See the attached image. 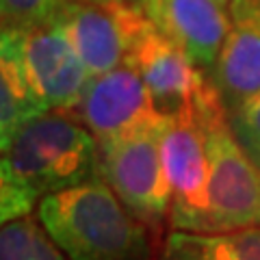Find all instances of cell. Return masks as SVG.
I'll list each match as a JSON object with an SVG mask.
<instances>
[{"label": "cell", "mask_w": 260, "mask_h": 260, "mask_svg": "<svg viewBox=\"0 0 260 260\" xmlns=\"http://www.w3.org/2000/svg\"><path fill=\"white\" fill-rule=\"evenodd\" d=\"M126 65L137 70L165 117L191 113L202 93L213 85L182 48L158 32L150 22L141 30L126 56Z\"/></svg>", "instance_id": "cell-9"}, {"label": "cell", "mask_w": 260, "mask_h": 260, "mask_svg": "<svg viewBox=\"0 0 260 260\" xmlns=\"http://www.w3.org/2000/svg\"><path fill=\"white\" fill-rule=\"evenodd\" d=\"M20 63L35 100L46 113L76 109L89 85V72L59 30L52 26L15 28Z\"/></svg>", "instance_id": "cell-8"}, {"label": "cell", "mask_w": 260, "mask_h": 260, "mask_svg": "<svg viewBox=\"0 0 260 260\" xmlns=\"http://www.w3.org/2000/svg\"><path fill=\"white\" fill-rule=\"evenodd\" d=\"M228 11L230 28L210 74L232 115L260 91V0H232Z\"/></svg>", "instance_id": "cell-10"}, {"label": "cell", "mask_w": 260, "mask_h": 260, "mask_svg": "<svg viewBox=\"0 0 260 260\" xmlns=\"http://www.w3.org/2000/svg\"><path fill=\"white\" fill-rule=\"evenodd\" d=\"M148 24L143 7L68 0L50 26L68 39L93 78L124 65L130 48Z\"/></svg>", "instance_id": "cell-6"}, {"label": "cell", "mask_w": 260, "mask_h": 260, "mask_svg": "<svg viewBox=\"0 0 260 260\" xmlns=\"http://www.w3.org/2000/svg\"><path fill=\"white\" fill-rule=\"evenodd\" d=\"M20 63L15 28L0 26V152L9 150L18 130L44 115Z\"/></svg>", "instance_id": "cell-12"}, {"label": "cell", "mask_w": 260, "mask_h": 260, "mask_svg": "<svg viewBox=\"0 0 260 260\" xmlns=\"http://www.w3.org/2000/svg\"><path fill=\"white\" fill-rule=\"evenodd\" d=\"M143 11L154 28L191 56L202 70H213L230 28V11L217 0H145Z\"/></svg>", "instance_id": "cell-11"}, {"label": "cell", "mask_w": 260, "mask_h": 260, "mask_svg": "<svg viewBox=\"0 0 260 260\" xmlns=\"http://www.w3.org/2000/svg\"><path fill=\"white\" fill-rule=\"evenodd\" d=\"M162 167L167 174L174 230L208 232V154L206 139L195 111L167 119L158 135Z\"/></svg>", "instance_id": "cell-5"}, {"label": "cell", "mask_w": 260, "mask_h": 260, "mask_svg": "<svg viewBox=\"0 0 260 260\" xmlns=\"http://www.w3.org/2000/svg\"><path fill=\"white\" fill-rule=\"evenodd\" d=\"M68 0H0V26H50Z\"/></svg>", "instance_id": "cell-16"}, {"label": "cell", "mask_w": 260, "mask_h": 260, "mask_svg": "<svg viewBox=\"0 0 260 260\" xmlns=\"http://www.w3.org/2000/svg\"><path fill=\"white\" fill-rule=\"evenodd\" d=\"M89 3L98 5H133V7H143L145 0H89Z\"/></svg>", "instance_id": "cell-18"}, {"label": "cell", "mask_w": 260, "mask_h": 260, "mask_svg": "<svg viewBox=\"0 0 260 260\" xmlns=\"http://www.w3.org/2000/svg\"><path fill=\"white\" fill-rule=\"evenodd\" d=\"M5 154L37 198L102 176L100 143L91 130L56 113L24 124Z\"/></svg>", "instance_id": "cell-3"}, {"label": "cell", "mask_w": 260, "mask_h": 260, "mask_svg": "<svg viewBox=\"0 0 260 260\" xmlns=\"http://www.w3.org/2000/svg\"><path fill=\"white\" fill-rule=\"evenodd\" d=\"M39 221L70 260H148V225L128 213L104 178L46 195Z\"/></svg>", "instance_id": "cell-1"}, {"label": "cell", "mask_w": 260, "mask_h": 260, "mask_svg": "<svg viewBox=\"0 0 260 260\" xmlns=\"http://www.w3.org/2000/svg\"><path fill=\"white\" fill-rule=\"evenodd\" d=\"M158 133H137L100 143L102 178L141 223L158 228L169 217L172 193L162 167Z\"/></svg>", "instance_id": "cell-4"}, {"label": "cell", "mask_w": 260, "mask_h": 260, "mask_svg": "<svg viewBox=\"0 0 260 260\" xmlns=\"http://www.w3.org/2000/svg\"><path fill=\"white\" fill-rule=\"evenodd\" d=\"M217 3H219V5H223V7H228V5L232 3V0H217Z\"/></svg>", "instance_id": "cell-19"}, {"label": "cell", "mask_w": 260, "mask_h": 260, "mask_svg": "<svg viewBox=\"0 0 260 260\" xmlns=\"http://www.w3.org/2000/svg\"><path fill=\"white\" fill-rule=\"evenodd\" d=\"M76 109L98 143L137 133H158L169 119L156 109L137 70L126 63L89 80Z\"/></svg>", "instance_id": "cell-7"}, {"label": "cell", "mask_w": 260, "mask_h": 260, "mask_svg": "<svg viewBox=\"0 0 260 260\" xmlns=\"http://www.w3.org/2000/svg\"><path fill=\"white\" fill-rule=\"evenodd\" d=\"M37 195L18 176L7 154L0 152V228L32 213Z\"/></svg>", "instance_id": "cell-15"}, {"label": "cell", "mask_w": 260, "mask_h": 260, "mask_svg": "<svg viewBox=\"0 0 260 260\" xmlns=\"http://www.w3.org/2000/svg\"><path fill=\"white\" fill-rule=\"evenodd\" d=\"M160 260H260V225L228 232L172 230Z\"/></svg>", "instance_id": "cell-13"}, {"label": "cell", "mask_w": 260, "mask_h": 260, "mask_svg": "<svg viewBox=\"0 0 260 260\" xmlns=\"http://www.w3.org/2000/svg\"><path fill=\"white\" fill-rule=\"evenodd\" d=\"M230 124L243 148L260 165V91L232 113Z\"/></svg>", "instance_id": "cell-17"}, {"label": "cell", "mask_w": 260, "mask_h": 260, "mask_svg": "<svg viewBox=\"0 0 260 260\" xmlns=\"http://www.w3.org/2000/svg\"><path fill=\"white\" fill-rule=\"evenodd\" d=\"M0 260H70L32 215L0 228Z\"/></svg>", "instance_id": "cell-14"}, {"label": "cell", "mask_w": 260, "mask_h": 260, "mask_svg": "<svg viewBox=\"0 0 260 260\" xmlns=\"http://www.w3.org/2000/svg\"><path fill=\"white\" fill-rule=\"evenodd\" d=\"M208 154V232L260 225V165L237 139L215 83L195 102Z\"/></svg>", "instance_id": "cell-2"}]
</instances>
